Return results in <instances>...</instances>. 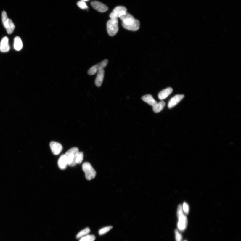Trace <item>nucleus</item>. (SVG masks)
Returning a JSON list of instances; mask_svg holds the SVG:
<instances>
[{"mask_svg":"<svg viewBox=\"0 0 241 241\" xmlns=\"http://www.w3.org/2000/svg\"><path fill=\"white\" fill-rule=\"evenodd\" d=\"M118 23L117 19H110L107 22V31L110 36H113L118 32Z\"/></svg>","mask_w":241,"mask_h":241,"instance_id":"nucleus-1","label":"nucleus"},{"mask_svg":"<svg viewBox=\"0 0 241 241\" xmlns=\"http://www.w3.org/2000/svg\"><path fill=\"white\" fill-rule=\"evenodd\" d=\"M82 168L85 173L87 180L90 181L95 177L96 171L90 163L88 162L84 163L82 166Z\"/></svg>","mask_w":241,"mask_h":241,"instance_id":"nucleus-2","label":"nucleus"},{"mask_svg":"<svg viewBox=\"0 0 241 241\" xmlns=\"http://www.w3.org/2000/svg\"><path fill=\"white\" fill-rule=\"evenodd\" d=\"M79 152V149L77 147L70 149L67 152L65 155L67 160L68 165L74 166L77 165L75 161V155Z\"/></svg>","mask_w":241,"mask_h":241,"instance_id":"nucleus-3","label":"nucleus"},{"mask_svg":"<svg viewBox=\"0 0 241 241\" xmlns=\"http://www.w3.org/2000/svg\"><path fill=\"white\" fill-rule=\"evenodd\" d=\"M127 9L124 6H118L116 7L110 15L111 19H118L127 12Z\"/></svg>","mask_w":241,"mask_h":241,"instance_id":"nucleus-4","label":"nucleus"},{"mask_svg":"<svg viewBox=\"0 0 241 241\" xmlns=\"http://www.w3.org/2000/svg\"><path fill=\"white\" fill-rule=\"evenodd\" d=\"M108 63V60H105L102 61L101 63L97 64V65L92 66L89 70L88 73L89 75H94L100 69L104 68L106 67Z\"/></svg>","mask_w":241,"mask_h":241,"instance_id":"nucleus-5","label":"nucleus"},{"mask_svg":"<svg viewBox=\"0 0 241 241\" xmlns=\"http://www.w3.org/2000/svg\"><path fill=\"white\" fill-rule=\"evenodd\" d=\"M178 222L177 226L178 229L181 231H183L185 230L188 225V219L184 214L178 217Z\"/></svg>","mask_w":241,"mask_h":241,"instance_id":"nucleus-6","label":"nucleus"},{"mask_svg":"<svg viewBox=\"0 0 241 241\" xmlns=\"http://www.w3.org/2000/svg\"><path fill=\"white\" fill-rule=\"evenodd\" d=\"M91 4V6L94 9L100 12H106L109 9L108 7L106 6V5L98 1H92Z\"/></svg>","mask_w":241,"mask_h":241,"instance_id":"nucleus-7","label":"nucleus"},{"mask_svg":"<svg viewBox=\"0 0 241 241\" xmlns=\"http://www.w3.org/2000/svg\"><path fill=\"white\" fill-rule=\"evenodd\" d=\"M50 147L52 152L55 155H58L61 153L63 149L62 146L60 143L55 142H51L50 144Z\"/></svg>","mask_w":241,"mask_h":241,"instance_id":"nucleus-8","label":"nucleus"},{"mask_svg":"<svg viewBox=\"0 0 241 241\" xmlns=\"http://www.w3.org/2000/svg\"><path fill=\"white\" fill-rule=\"evenodd\" d=\"M119 18L122 22V24L126 25L133 23L136 19L132 15L127 12Z\"/></svg>","mask_w":241,"mask_h":241,"instance_id":"nucleus-9","label":"nucleus"},{"mask_svg":"<svg viewBox=\"0 0 241 241\" xmlns=\"http://www.w3.org/2000/svg\"><path fill=\"white\" fill-rule=\"evenodd\" d=\"M184 94H178L174 96L169 101L168 107L169 109L173 108L178 104L184 98Z\"/></svg>","mask_w":241,"mask_h":241,"instance_id":"nucleus-10","label":"nucleus"},{"mask_svg":"<svg viewBox=\"0 0 241 241\" xmlns=\"http://www.w3.org/2000/svg\"><path fill=\"white\" fill-rule=\"evenodd\" d=\"M10 49L8 38L5 37L2 38L0 43V51L2 52H9Z\"/></svg>","mask_w":241,"mask_h":241,"instance_id":"nucleus-11","label":"nucleus"},{"mask_svg":"<svg viewBox=\"0 0 241 241\" xmlns=\"http://www.w3.org/2000/svg\"><path fill=\"white\" fill-rule=\"evenodd\" d=\"M104 73L105 71L104 68H101L97 71V76L95 81V84L97 86L99 87L102 85L104 80Z\"/></svg>","mask_w":241,"mask_h":241,"instance_id":"nucleus-12","label":"nucleus"},{"mask_svg":"<svg viewBox=\"0 0 241 241\" xmlns=\"http://www.w3.org/2000/svg\"><path fill=\"white\" fill-rule=\"evenodd\" d=\"M122 25L126 29L131 31H136L139 29L140 23L139 20L136 19L134 22L131 24L126 25L122 24Z\"/></svg>","mask_w":241,"mask_h":241,"instance_id":"nucleus-13","label":"nucleus"},{"mask_svg":"<svg viewBox=\"0 0 241 241\" xmlns=\"http://www.w3.org/2000/svg\"><path fill=\"white\" fill-rule=\"evenodd\" d=\"M58 167L61 170H65L68 165L67 160L65 155H61L58 161Z\"/></svg>","mask_w":241,"mask_h":241,"instance_id":"nucleus-14","label":"nucleus"},{"mask_svg":"<svg viewBox=\"0 0 241 241\" xmlns=\"http://www.w3.org/2000/svg\"><path fill=\"white\" fill-rule=\"evenodd\" d=\"M173 89L171 88H168L163 90L161 91L158 95L159 99H160L163 100L165 99L172 93Z\"/></svg>","mask_w":241,"mask_h":241,"instance_id":"nucleus-15","label":"nucleus"},{"mask_svg":"<svg viewBox=\"0 0 241 241\" xmlns=\"http://www.w3.org/2000/svg\"><path fill=\"white\" fill-rule=\"evenodd\" d=\"M142 99L152 107L157 103V102L154 99L153 97L150 94L146 95L143 96L142 97Z\"/></svg>","mask_w":241,"mask_h":241,"instance_id":"nucleus-16","label":"nucleus"},{"mask_svg":"<svg viewBox=\"0 0 241 241\" xmlns=\"http://www.w3.org/2000/svg\"><path fill=\"white\" fill-rule=\"evenodd\" d=\"M4 28L7 30V34H11L13 32L15 27L12 20L11 19H9L6 26Z\"/></svg>","mask_w":241,"mask_h":241,"instance_id":"nucleus-17","label":"nucleus"},{"mask_svg":"<svg viewBox=\"0 0 241 241\" xmlns=\"http://www.w3.org/2000/svg\"><path fill=\"white\" fill-rule=\"evenodd\" d=\"M14 47L15 50L19 51L21 50L23 47V43L20 38L16 37L15 38Z\"/></svg>","mask_w":241,"mask_h":241,"instance_id":"nucleus-18","label":"nucleus"},{"mask_svg":"<svg viewBox=\"0 0 241 241\" xmlns=\"http://www.w3.org/2000/svg\"><path fill=\"white\" fill-rule=\"evenodd\" d=\"M165 102L163 101H161L158 102V103L157 102L154 106H153V111L156 113L160 112L162 111L164 107H165Z\"/></svg>","mask_w":241,"mask_h":241,"instance_id":"nucleus-19","label":"nucleus"},{"mask_svg":"<svg viewBox=\"0 0 241 241\" xmlns=\"http://www.w3.org/2000/svg\"><path fill=\"white\" fill-rule=\"evenodd\" d=\"M90 232V229L89 228H86V229L81 231L77 235L76 237L77 238H81L85 236L88 235Z\"/></svg>","mask_w":241,"mask_h":241,"instance_id":"nucleus-20","label":"nucleus"},{"mask_svg":"<svg viewBox=\"0 0 241 241\" xmlns=\"http://www.w3.org/2000/svg\"><path fill=\"white\" fill-rule=\"evenodd\" d=\"M83 152H78L75 155V161L77 164H80L83 160Z\"/></svg>","mask_w":241,"mask_h":241,"instance_id":"nucleus-21","label":"nucleus"},{"mask_svg":"<svg viewBox=\"0 0 241 241\" xmlns=\"http://www.w3.org/2000/svg\"><path fill=\"white\" fill-rule=\"evenodd\" d=\"M96 237L93 235H87L81 238L79 241H94Z\"/></svg>","mask_w":241,"mask_h":241,"instance_id":"nucleus-22","label":"nucleus"},{"mask_svg":"<svg viewBox=\"0 0 241 241\" xmlns=\"http://www.w3.org/2000/svg\"><path fill=\"white\" fill-rule=\"evenodd\" d=\"M113 228L112 226H109L102 228L99 232L100 235H103L111 230Z\"/></svg>","mask_w":241,"mask_h":241,"instance_id":"nucleus-23","label":"nucleus"},{"mask_svg":"<svg viewBox=\"0 0 241 241\" xmlns=\"http://www.w3.org/2000/svg\"><path fill=\"white\" fill-rule=\"evenodd\" d=\"M2 19L4 26L5 27V26H6L7 21H8L9 18L8 17H7L6 12L4 11H3L2 12Z\"/></svg>","mask_w":241,"mask_h":241,"instance_id":"nucleus-24","label":"nucleus"},{"mask_svg":"<svg viewBox=\"0 0 241 241\" xmlns=\"http://www.w3.org/2000/svg\"><path fill=\"white\" fill-rule=\"evenodd\" d=\"M78 6L81 9H86L88 8V7L86 3L85 2L83 1H79L77 3Z\"/></svg>","mask_w":241,"mask_h":241,"instance_id":"nucleus-25","label":"nucleus"},{"mask_svg":"<svg viewBox=\"0 0 241 241\" xmlns=\"http://www.w3.org/2000/svg\"><path fill=\"white\" fill-rule=\"evenodd\" d=\"M175 238L176 241H182L183 237L180 233L177 230H175Z\"/></svg>","mask_w":241,"mask_h":241,"instance_id":"nucleus-26","label":"nucleus"},{"mask_svg":"<svg viewBox=\"0 0 241 241\" xmlns=\"http://www.w3.org/2000/svg\"><path fill=\"white\" fill-rule=\"evenodd\" d=\"M183 211L187 214H189V205L186 202H184L183 204Z\"/></svg>","mask_w":241,"mask_h":241,"instance_id":"nucleus-27","label":"nucleus"},{"mask_svg":"<svg viewBox=\"0 0 241 241\" xmlns=\"http://www.w3.org/2000/svg\"><path fill=\"white\" fill-rule=\"evenodd\" d=\"M183 214H184V213L182 206L181 205H179L178 208L177 213V216L178 217L179 216Z\"/></svg>","mask_w":241,"mask_h":241,"instance_id":"nucleus-28","label":"nucleus"},{"mask_svg":"<svg viewBox=\"0 0 241 241\" xmlns=\"http://www.w3.org/2000/svg\"><path fill=\"white\" fill-rule=\"evenodd\" d=\"M89 1V0H81V1H83L85 2H86V1Z\"/></svg>","mask_w":241,"mask_h":241,"instance_id":"nucleus-29","label":"nucleus"},{"mask_svg":"<svg viewBox=\"0 0 241 241\" xmlns=\"http://www.w3.org/2000/svg\"><path fill=\"white\" fill-rule=\"evenodd\" d=\"M186 241V240H185V241Z\"/></svg>","mask_w":241,"mask_h":241,"instance_id":"nucleus-30","label":"nucleus"}]
</instances>
